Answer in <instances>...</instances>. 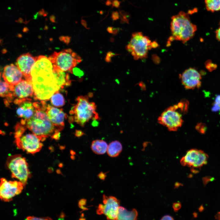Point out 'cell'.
I'll return each mask as SVG.
<instances>
[{
    "mask_svg": "<svg viewBox=\"0 0 220 220\" xmlns=\"http://www.w3.org/2000/svg\"><path fill=\"white\" fill-rule=\"evenodd\" d=\"M0 197L2 200L9 202L15 196L20 194L24 186L20 181H8L2 178L0 179Z\"/></svg>",
    "mask_w": 220,
    "mask_h": 220,
    "instance_id": "12",
    "label": "cell"
},
{
    "mask_svg": "<svg viewBox=\"0 0 220 220\" xmlns=\"http://www.w3.org/2000/svg\"><path fill=\"white\" fill-rule=\"evenodd\" d=\"M70 153L72 155H74L76 154V152L73 151V150H71L70 151Z\"/></svg>",
    "mask_w": 220,
    "mask_h": 220,
    "instance_id": "42",
    "label": "cell"
},
{
    "mask_svg": "<svg viewBox=\"0 0 220 220\" xmlns=\"http://www.w3.org/2000/svg\"><path fill=\"white\" fill-rule=\"evenodd\" d=\"M112 17L114 20H116L119 18V14L117 11L112 12Z\"/></svg>",
    "mask_w": 220,
    "mask_h": 220,
    "instance_id": "31",
    "label": "cell"
},
{
    "mask_svg": "<svg viewBox=\"0 0 220 220\" xmlns=\"http://www.w3.org/2000/svg\"><path fill=\"white\" fill-rule=\"evenodd\" d=\"M188 108V101L182 100L164 110L158 117V122L170 131H176L182 125V115L187 112Z\"/></svg>",
    "mask_w": 220,
    "mask_h": 220,
    "instance_id": "4",
    "label": "cell"
},
{
    "mask_svg": "<svg viewBox=\"0 0 220 220\" xmlns=\"http://www.w3.org/2000/svg\"><path fill=\"white\" fill-rule=\"evenodd\" d=\"M83 133L80 130H76L75 135L77 137H80L83 135Z\"/></svg>",
    "mask_w": 220,
    "mask_h": 220,
    "instance_id": "37",
    "label": "cell"
},
{
    "mask_svg": "<svg viewBox=\"0 0 220 220\" xmlns=\"http://www.w3.org/2000/svg\"><path fill=\"white\" fill-rule=\"evenodd\" d=\"M138 216V212L135 209L128 211L123 207H119L117 220H137Z\"/></svg>",
    "mask_w": 220,
    "mask_h": 220,
    "instance_id": "18",
    "label": "cell"
},
{
    "mask_svg": "<svg viewBox=\"0 0 220 220\" xmlns=\"http://www.w3.org/2000/svg\"><path fill=\"white\" fill-rule=\"evenodd\" d=\"M103 202V204H99L97 213L99 215H105L108 220H117L119 200L114 196H107L104 195Z\"/></svg>",
    "mask_w": 220,
    "mask_h": 220,
    "instance_id": "11",
    "label": "cell"
},
{
    "mask_svg": "<svg viewBox=\"0 0 220 220\" xmlns=\"http://www.w3.org/2000/svg\"><path fill=\"white\" fill-rule=\"evenodd\" d=\"M205 2L208 11L214 12L220 10V0H205Z\"/></svg>",
    "mask_w": 220,
    "mask_h": 220,
    "instance_id": "24",
    "label": "cell"
},
{
    "mask_svg": "<svg viewBox=\"0 0 220 220\" xmlns=\"http://www.w3.org/2000/svg\"><path fill=\"white\" fill-rule=\"evenodd\" d=\"M160 220H174V219L169 215H165Z\"/></svg>",
    "mask_w": 220,
    "mask_h": 220,
    "instance_id": "34",
    "label": "cell"
},
{
    "mask_svg": "<svg viewBox=\"0 0 220 220\" xmlns=\"http://www.w3.org/2000/svg\"><path fill=\"white\" fill-rule=\"evenodd\" d=\"M18 20L20 22H22L23 21V20L21 18H20Z\"/></svg>",
    "mask_w": 220,
    "mask_h": 220,
    "instance_id": "48",
    "label": "cell"
},
{
    "mask_svg": "<svg viewBox=\"0 0 220 220\" xmlns=\"http://www.w3.org/2000/svg\"><path fill=\"white\" fill-rule=\"evenodd\" d=\"M12 92L16 99L25 101L30 100V97L34 95L32 82L26 79H22L18 84L13 86Z\"/></svg>",
    "mask_w": 220,
    "mask_h": 220,
    "instance_id": "15",
    "label": "cell"
},
{
    "mask_svg": "<svg viewBox=\"0 0 220 220\" xmlns=\"http://www.w3.org/2000/svg\"><path fill=\"white\" fill-rule=\"evenodd\" d=\"M203 207L202 206H201L199 208V210L200 211H203Z\"/></svg>",
    "mask_w": 220,
    "mask_h": 220,
    "instance_id": "46",
    "label": "cell"
},
{
    "mask_svg": "<svg viewBox=\"0 0 220 220\" xmlns=\"http://www.w3.org/2000/svg\"><path fill=\"white\" fill-rule=\"evenodd\" d=\"M24 132L15 138L17 148L32 154L39 152L43 145L41 139L32 133L24 134Z\"/></svg>",
    "mask_w": 220,
    "mask_h": 220,
    "instance_id": "9",
    "label": "cell"
},
{
    "mask_svg": "<svg viewBox=\"0 0 220 220\" xmlns=\"http://www.w3.org/2000/svg\"><path fill=\"white\" fill-rule=\"evenodd\" d=\"M55 69L63 72H72L81 61V57L70 49L54 52L48 57Z\"/></svg>",
    "mask_w": 220,
    "mask_h": 220,
    "instance_id": "6",
    "label": "cell"
},
{
    "mask_svg": "<svg viewBox=\"0 0 220 220\" xmlns=\"http://www.w3.org/2000/svg\"><path fill=\"white\" fill-rule=\"evenodd\" d=\"M215 218L216 220H220V211L218 212L216 214Z\"/></svg>",
    "mask_w": 220,
    "mask_h": 220,
    "instance_id": "38",
    "label": "cell"
},
{
    "mask_svg": "<svg viewBox=\"0 0 220 220\" xmlns=\"http://www.w3.org/2000/svg\"><path fill=\"white\" fill-rule=\"evenodd\" d=\"M171 19L172 35L169 38V42L176 40L184 43L193 37L197 27L191 22L188 14L181 11L172 16Z\"/></svg>",
    "mask_w": 220,
    "mask_h": 220,
    "instance_id": "3",
    "label": "cell"
},
{
    "mask_svg": "<svg viewBox=\"0 0 220 220\" xmlns=\"http://www.w3.org/2000/svg\"><path fill=\"white\" fill-rule=\"evenodd\" d=\"M106 174L102 172H101L98 175V177L101 180H105L106 177Z\"/></svg>",
    "mask_w": 220,
    "mask_h": 220,
    "instance_id": "32",
    "label": "cell"
},
{
    "mask_svg": "<svg viewBox=\"0 0 220 220\" xmlns=\"http://www.w3.org/2000/svg\"><path fill=\"white\" fill-rule=\"evenodd\" d=\"M31 77L35 98L42 101L48 100L69 82L68 74L54 68L48 58L43 56L38 57Z\"/></svg>",
    "mask_w": 220,
    "mask_h": 220,
    "instance_id": "1",
    "label": "cell"
},
{
    "mask_svg": "<svg viewBox=\"0 0 220 220\" xmlns=\"http://www.w3.org/2000/svg\"><path fill=\"white\" fill-rule=\"evenodd\" d=\"M172 207L174 211L175 212H177L181 207V203L179 202L174 203L172 205Z\"/></svg>",
    "mask_w": 220,
    "mask_h": 220,
    "instance_id": "30",
    "label": "cell"
},
{
    "mask_svg": "<svg viewBox=\"0 0 220 220\" xmlns=\"http://www.w3.org/2000/svg\"><path fill=\"white\" fill-rule=\"evenodd\" d=\"M208 156L204 152L195 149L189 150L181 160L183 166H187L191 168L193 172L197 171L195 169L200 168L207 163Z\"/></svg>",
    "mask_w": 220,
    "mask_h": 220,
    "instance_id": "10",
    "label": "cell"
},
{
    "mask_svg": "<svg viewBox=\"0 0 220 220\" xmlns=\"http://www.w3.org/2000/svg\"><path fill=\"white\" fill-rule=\"evenodd\" d=\"M0 95L2 97H6L9 100H11L13 95L12 90V86L5 81H0Z\"/></svg>",
    "mask_w": 220,
    "mask_h": 220,
    "instance_id": "22",
    "label": "cell"
},
{
    "mask_svg": "<svg viewBox=\"0 0 220 220\" xmlns=\"http://www.w3.org/2000/svg\"><path fill=\"white\" fill-rule=\"evenodd\" d=\"M215 34L217 39L220 42V27L215 31Z\"/></svg>",
    "mask_w": 220,
    "mask_h": 220,
    "instance_id": "35",
    "label": "cell"
},
{
    "mask_svg": "<svg viewBox=\"0 0 220 220\" xmlns=\"http://www.w3.org/2000/svg\"><path fill=\"white\" fill-rule=\"evenodd\" d=\"M76 102L70 112V114L73 115L71 117V121L84 127L90 120L98 119L96 105L94 102L90 101L87 96L78 97Z\"/></svg>",
    "mask_w": 220,
    "mask_h": 220,
    "instance_id": "5",
    "label": "cell"
},
{
    "mask_svg": "<svg viewBox=\"0 0 220 220\" xmlns=\"http://www.w3.org/2000/svg\"><path fill=\"white\" fill-rule=\"evenodd\" d=\"M71 158L72 160H74L75 159V157L74 155H72L71 156Z\"/></svg>",
    "mask_w": 220,
    "mask_h": 220,
    "instance_id": "47",
    "label": "cell"
},
{
    "mask_svg": "<svg viewBox=\"0 0 220 220\" xmlns=\"http://www.w3.org/2000/svg\"><path fill=\"white\" fill-rule=\"evenodd\" d=\"M26 220H53L49 217H38L34 216H29Z\"/></svg>",
    "mask_w": 220,
    "mask_h": 220,
    "instance_id": "27",
    "label": "cell"
},
{
    "mask_svg": "<svg viewBox=\"0 0 220 220\" xmlns=\"http://www.w3.org/2000/svg\"><path fill=\"white\" fill-rule=\"evenodd\" d=\"M206 67L210 71H212L216 68L217 66L211 61H208L206 63Z\"/></svg>",
    "mask_w": 220,
    "mask_h": 220,
    "instance_id": "28",
    "label": "cell"
},
{
    "mask_svg": "<svg viewBox=\"0 0 220 220\" xmlns=\"http://www.w3.org/2000/svg\"><path fill=\"white\" fill-rule=\"evenodd\" d=\"M38 59L29 53L23 54L19 57L16 61V65L22 73L25 79L31 81V71Z\"/></svg>",
    "mask_w": 220,
    "mask_h": 220,
    "instance_id": "14",
    "label": "cell"
},
{
    "mask_svg": "<svg viewBox=\"0 0 220 220\" xmlns=\"http://www.w3.org/2000/svg\"><path fill=\"white\" fill-rule=\"evenodd\" d=\"M112 4V2L110 0H107L106 2V5L107 6H109Z\"/></svg>",
    "mask_w": 220,
    "mask_h": 220,
    "instance_id": "41",
    "label": "cell"
},
{
    "mask_svg": "<svg viewBox=\"0 0 220 220\" xmlns=\"http://www.w3.org/2000/svg\"><path fill=\"white\" fill-rule=\"evenodd\" d=\"M51 103L52 105L55 106L61 107L64 105L65 102L63 96L58 91L51 97Z\"/></svg>",
    "mask_w": 220,
    "mask_h": 220,
    "instance_id": "23",
    "label": "cell"
},
{
    "mask_svg": "<svg viewBox=\"0 0 220 220\" xmlns=\"http://www.w3.org/2000/svg\"><path fill=\"white\" fill-rule=\"evenodd\" d=\"M182 84L187 90L199 88L201 86V76L195 69L190 68L179 75Z\"/></svg>",
    "mask_w": 220,
    "mask_h": 220,
    "instance_id": "13",
    "label": "cell"
},
{
    "mask_svg": "<svg viewBox=\"0 0 220 220\" xmlns=\"http://www.w3.org/2000/svg\"><path fill=\"white\" fill-rule=\"evenodd\" d=\"M48 13L47 12H45L43 16H46L48 15Z\"/></svg>",
    "mask_w": 220,
    "mask_h": 220,
    "instance_id": "45",
    "label": "cell"
},
{
    "mask_svg": "<svg viewBox=\"0 0 220 220\" xmlns=\"http://www.w3.org/2000/svg\"><path fill=\"white\" fill-rule=\"evenodd\" d=\"M46 111L48 118L56 129L59 131L63 130L64 121L67 116L63 110L48 105L46 106Z\"/></svg>",
    "mask_w": 220,
    "mask_h": 220,
    "instance_id": "16",
    "label": "cell"
},
{
    "mask_svg": "<svg viewBox=\"0 0 220 220\" xmlns=\"http://www.w3.org/2000/svg\"><path fill=\"white\" fill-rule=\"evenodd\" d=\"M23 76L21 72L16 65L11 64L6 66L4 68L2 77L4 80L11 86H15L22 79Z\"/></svg>",
    "mask_w": 220,
    "mask_h": 220,
    "instance_id": "17",
    "label": "cell"
},
{
    "mask_svg": "<svg viewBox=\"0 0 220 220\" xmlns=\"http://www.w3.org/2000/svg\"><path fill=\"white\" fill-rule=\"evenodd\" d=\"M153 43L141 32H135L132 34L127 49L134 59H144L147 57L148 51L154 48Z\"/></svg>",
    "mask_w": 220,
    "mask_h": 220,
    "instance_id": "7",
    "label": "cell"
},
{
    "mask_svg": "<svg viewBox=\"0 0 220 220\" xmlns=\"http://www.w3.org/2000/svg\"><path fill=\"white\" fill-rule=\"evenodd\" d=\"M112 4L116 8H118L120 6V2L118 0H114L112 2Z\"/></svg>",
    "mask_w": 220,
    "mask_h": 220,
    "instance_id": "36",
    "label": "cell"
},
{
    "mask_svg": "<svg viewBox=\"0 0 220 220\" xmlns=\"http://www.w3.org/2000/svg\"></svg>",
    "mask_w": 220,
    "mask_h": 220,
    "instance_id": "50",
    "label": "cell"
},
{
    "mask_svg": "<svg viewBox=\"0 0 220 220\" xmlns=\"http://www.w3.org/2000/svg\"><path fill=\"white\" fill-rule=\"evenodd\" d=\"M6 164L12 177L18 179L24 186L30 174L25 158L20 154L11 156L7 158Z\"/></svg>",
    "mask_w": 220,
    "mask_h": 220,
    "instance_id": "8",
    "label": "cell"
},
{
    "mask_svg": "<svg viewBox=\"0 0 220 220\" xmlns=\"http://www.w3.org/2000/svg\"><path fill=\"white\" fill-rule=\"evenodd\" d=\"M41 103L42 106L37 102L33 103L35 112L30 119L24 120V124L28 130L39 137L42 141L49 136L58 139L60 137L59 131L48 118L46 111V103L44 101H42Z\"/></svg>",
    "mask_w": 220,
    "mask_h": 220,
    "instance_id": "2",
    "label": "cell"
},
{
    "mask_svg": "<svg viewBox=\"0 0 220 220\" xmlns=\"http://www.w3.org/2000/svg\"><path fill=\"white\" fill-rule=\"evenodd\" d=\"M100 12V13L101 14H102V13H102L103 12H102V11H101Z\"/></svg>",
    "mask_w": 220,
    "mask_h": 220,
    "instance_id": "49",
    "label": "cell"
},
{
    "mask_svg": "<svg viewBox=\"0 0 220 220\" xmlns=\"http://www.w3.org/2000/svg\"><path fill=\"white\" fill-rule=\"evenodd\" d=\"M50 19L53 22H55V16L53 15H51L50 16Z\"/></svg>",
    "mask_w": 220,
    "mask_h": 220,
    "instance_id": "40",
    "label": "cell"
},
{
    "mask_svg": "<svg viewBox=\"0 0 220 220\" xmlns=\"http://www.w3.org/2000/svg\"><path fill=\"white\" fill-rule=\"evenodd\" d=\"M112 28L110 27H108V30L109 32H111L112 31Z\"/></svg>",
    "mask_w": 220,
    "mask_h": 220,
    "instance_id": "43",
    "label": "cell"
},
{
    "mask_svg": "<svg viewBox=\"0 0 220 220\" xmlns=\"http://www.w3.org/2000/svg\"><path fill=\"white\" fill-rule=\"evenodd\" d=\"M38 12H37L34 15V17L35 19H36L37 17V16L38 15Z\"/></svg>",
    "mask_w": 220,
    "mask_h": 220,
    "instance_id": "44",
    "label": "cell"
},
{
    "mask_svg": "<svg viewBox=\"0 0 220 220\" xmlns=\"http://www.w3.org/2000/svg\"><path fill=\"white\" fill-rule=\"evenodd\" d=\"M211 110L213 112L220 111V95L216 96Z\"/></svg>",
    "mask_w": 220,
    "mask_h": 220,
    "instance_id": "25",
    "label": "cell"
},
{
    "mask_svg": "<svg viewBox=\"0 0 220 220\" xmlns=\"http://www.w3.org/2000/svg\"><path fill=\"white\" fill-rule=\"evenodd\" d=\"M30 100L23 101L18 105L22 107L24 110V113L23 116V120L26 121L30 119L34 115L35 108Z\"/></svg>",
    "mask_w": 220,
    "mask_h": 220,
    "instance_id": "19",
    "label": "cell"
},
{
    "mask_svg": "<svg viewBox=\"0 0 220 220\" xmlns=\"http://www.w3.org/2000/svg\"><path fill=\"white\" fill-rule=\"evenodd\" d=\"M45 11L44 9H42L41 10H40L38 12V15L39 16H41L42 15H43L44 13H45Z\"/></svg>",
    "mask_w": 220,
    "mask_h": 220,
    "instance_id": "39",
    "label": "cell"
},
{
    "mask_svg": "<svg viewBox=\"0 0 220 220\" xmlns=\"http://www.w3.org/2000/svg\"><path fill=\"white\" fill-rule=\"evenodd\" d=\"M71 72L75 75L78 76H82L83 74V72L80 69L77 68H74L72 70Z\"/></svg>",
    "mask_w": 220,
    "mask_h": 220,
    "instance_id": "29",
    "label": "cell"
},
{
    "mask_svg": "<svg viewBox=\"0 0 220 220\" xmlns=\"http://www.w3.org/2000/svg\"><path fill=\"white\" fill-rule=\"evenodd\" d=\"M122 150L121 144L118 141L111 142L108 145L107 153L110 157H115L118 156Z\"/></svg>",
    "mask_w": 220,
    "mask_h": 220,
    "instance_id": "21",
    "label": "cell"
},
{
    "mask_svg": "<svg viewBox=\"0 0 220 220\" xmlns=\"http://www.w3.org/2000/svg\"><path fill=\"white\" fill-rule=\"evenodd\" d=\"M196 129L197 131L202 134L205 133L207 127L206 125L202 123L197 124L196 126Z\"/></svg>",
    "mask_w": 220,
    "mask_h": 220,
    "instance_id": "26",
    "label": "cell"
},
{
    "mask_svg": "<svg viewBox=\"0 0 220 220\" xmlns=\"http://www.w3.org/2000/svg\"><path fill=\"white\" fill-rule=\"evenodd\" d=\"M108 145L106 142L103 140H96L91 143V148L95 154L102 155L107 151Z\"/></svg>",
    "mask_w": 220,
    "mask_h": 220,
    "instance_id": "20",
    "label": "cell"
},
{
    "mask_svg": "<svg viewBox=\"0 0 220 220\" xmlns=\"http://www.w3.org/2000/svg\"><path fill=\"white\" fill-rule=\"evenodd\" d=\"M86 200L84 199H82L80 200L79 202V206L81 208H83V206L85 205L86 204Z\"/></svg>",
    "mask_w": 220,
    "mask_h": 220,
    "instance_id": "33",
    "label": "cell"
}]
</instances>
